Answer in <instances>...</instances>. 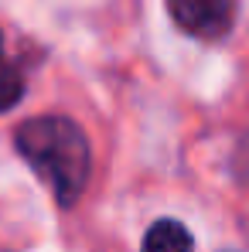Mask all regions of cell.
Instances as JSON below:
<instances>
[{"mask_svg": "<svg viewBox=\"0 0 249 252\" xmlns=\"http://www.w3.org/2000/svg\"><path fill=\"white\" fill-rule=\"evenodd\" d=\"M14 140L17 154L48 184L55 201L62 208H72L92 174V150L82 126L69 116H35L17 126Z\"/></svg>", "mask_w": 249, "mask_h": 252, "instance_id": "1", "label": "cell"}, {"mask_svg": "<svg viewBox=\"0 0 249 252\" xmlns=\"http://www.w3.org/2000/svg\"><path fill=\"white\" fill-rule=\"evenodd\" d=\"M167 14L184 34L215 41V38L229 34L236 7H232V0H167Z\"/></svg>", "mask_w": 249, "mask_h": 252, "instance_id": "2", "label": "cell"}, {"mask_svg": "<svg viewBox=\"0 0 249 252\" xmlns=\"http://www.w3.org/2000/svg\"><path fill=\"white\" fill-rule=\"evenodd\" d=\"M143 252H195V239L178 218H157L143 235Z\"/></svg>", "mask_w": 249, "mask_h": 252, "instance_id": "3", "label": "cell"}, {"mask_svg": "<svg viewBox=\"0 0 249 252\" xmlns=\"http://www.w3.org/2000/svg\"><path fill=\"white\" fill-rule=\"evenodd\" d=\"M21 95H24V75H21V68L0 58V113L14 109L21 102Z\"/></svg>", "mask_w": 249, "mask_h": 252, "instance_id": "4", "label": "cell"}, {"mask_svg": "<svg viewBox=\"0 0 249 252\" xmlns=\"http://www.w3.org/2000/svg\"><path fill=\"white\" fill-rule=\"evenodd\" d=\"M0 55H3V38H0Z\"/></svg>", "mask_w": 249, "mask_h": 252, "instance_id": "5", "label": "cell"}]
</instances>
